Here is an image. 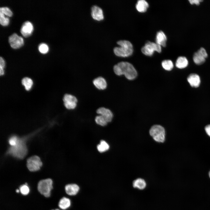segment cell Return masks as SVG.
Wrapping results in <instances>:
<instances>
[{
    "instance_id": "obj_1",
    "label": "cell",
    "mask_w": 210,
    "mask_h": 210,
    "mask_svg": "<svg viewBox=\"0 0 210 210\" xmlns=\"http://www.w3.org/2000/svg\"><path fill=\"white\" fill-rule=\"evenodd\" d=\"M113 71L118 76L124 75L128 79L132 80L137 76V72L132 64L126 62H120L114 65Z\"/></svg>"
},
{
    "instance_id": "obj_2",
    "label": "cell",
    "mask_w": 210,
    "mask_h": 210,
    "mask_svg": "<svg viewBox=\"0 0 210 210\" xmlns=\"http://www.w3.org/2000/svg\"><path fill=\"white\" fill-rule=\"evenodd\" d=\"M119 46L115 47L113 49L115 54L117 56L126 57L132 55L133 52V46L129 41L120 40L117 42Z\"/></svg>"
},
{
    "instance_id": "obj_3",
    "label": "cell",
    "mask_w": 210,
    "mask_h": 210,
    "mask_svg": "<svg viewBox=\"0 0 210 210\" xmlns=\"http://www.w3.org/2000/svg\"><path fill=\"white\" fill-rule=\"evenodd\" d=\"M27 150L24 139L19 138L16 144L11 146L8 150L7 154L19 159H22L27 154Z\"/></svg>"
},
{
    "instance_id": "obj_4",
    "label": "cell",
    "mask_w": 210,
    "mask_h": 210,
    "mask_svg": "<svg viewBox=\"0 0 210 210\" xmlns=\"http://www.w3.org/2000/svg\"><path fill=\"white\" fill-rule=\"evenodd\" d=\"M149 134L153 140L157 142L163 143L165 140V130L161 125L152 126L149 130Z\"/></svg>"
},
{
    "instance_id": "obj_5",
    "label": "cell",
    "mask_w": 210,
    "mask_h": 210,
    "mask_svg": "<svg viewBox=\"0 0 210 210\" xmlns=\"http://www.w3.org/2000/svg\"><path fill=\"white\" fill-rule=\"evenodd\" d=\"M53 188V181L50 178L40 181L37 185L38 191L46 197L50 196L51 192Z\"/></svg>"
},
{
    "instance_id": "obj_6",
    "label": "cell",
    "mask_w": 210,
    "mask_h": 210,
    "mask_svg": "<svg viewBox=\"0 0 210 210\" xmlns=\"http://www.w3.org/2000/svg\"><path fill=\"white\" fill-rule=\"evenodd\" d=\"M63 105L68 110H75L77 107L78 99L75 95L70 93L65 94L62 99Z\"/></svg>"
},
{
    "instance_id": "obj_7",
    "label": "cell",
    "mask_w": 210,
    "mask_h": 210,
    "mask_svg": "<svg viewBox=\"0 0 210 210\" xmlns=\"http://www.w3.org/2000/svg\"><path fill=\"white\" fill-rule=\"evenodd\" d=\"M142 52L145 55L151 56L155 51L158 52L161 51V46L156 43L150 41L147 42L141 49Z\"/></svg>"
},
{
    "instance_id": "obj_8",
    "label": "cell",
    "mask_w": 210,
    "mask_h": 210,
    "mask_svg": "<svg viewBox=\"0 0 210 210\" xmlns=\"http://www.w3.org/2000/svg\"><path fill=\"white\" fill-rule=\"evenodd\" d=\"M42 164L40 158L37 156H32L27 160V167L31 172H35L39 170Z\"/></svg>"
},
{
    "instance_id": "obj_9",
    "label": "cell",
    "mask_w": 210,
    "mask_h": 210,
    "mask_svg": "<svg viewBox=\"0 0 210 210\" xmlns=\"http://www.w3.org/2000/svg\"><path fill=\"white\" fill-rule=\"evenodd\" d=\"M207 56L208 54L205 49L202 47L197 52L194 53L193 60L196 64L200 65L205 62V59Z\"/></svg>"
},
{
    "instance_id": "obj_10",
    "label": "cell",
    "mask_w": 210,
    "mask_h": 210,
    "mask_svg": "<svg viewBox=\"0 0 210 210\" xmlns=\"http://www.w3.org/2000/svg\"><path fill=\"white\" fill-rule=\"evenodd\" d=\"M92 83L95 88L99 91L105 90L108 86L107 80L102 76H99L94 79Z\"/></svg>"
},
{
    "instance_id": "obj_11",
    "label": "cell",
    "mask_w": 210,
    "mask_h": 210,
    "mask_svg": "<svg viewBox=\"0 0 210 210\" xmlns=\"http://www.w3.org/2000/svg\"><path fill=\"white\" fill-rule=\"evenodd\" d=\"M96 112L97 114L103 116L108 123L112 121L113 114L110 108L104 106L100 107L97 109Z\"/></svg>"
},
{
    "instance_id": "obj_12",
    "label": "cell",
    "mask_w": 210,
    "mask_h": 210,
    "mask_svg": "<svg viewBox=\"0 0 210 210\" xmlns=\"http://www.w3.org/2000/svg\"><path fill=\"white\" fill-rule=\"evenodd\" d=\"M8 41L11 47L13 48H18L24 44L23 38L17 34L14 33L8 37Z\"/></svg>"
},
{
    "instance_id": "obj_13",
    "label": "cell",
    "mask_w": 210,
    "mask_h": 210,
    "mask_svg": "<svg viewBox=\"0 0 210 210\" xmlns=\"http://www.w3.org/2000/svg\"><path fill=\"white\" fill-rule=\"evenodd\" d=\"M91 14L92 18L95 20L100 21L104 18L102 8L96 5H93L91 7Z\"/></svg>"
},
{
    "instance_id": "obj_14",
    "label": "cell",
    "mask_w": 210,
    "mask_h": 210,
    "mask_svg": "<svg viewBox=\"0 0 210 210\" xmlns=\"http://www.w3.org/2000/svg\"><path fill=\"white\" fill-rule=\"evenodd\" d=\"M33 28L32 23L29 21H27L22 24L20 29V32L23 36L27 37L32 34Z\"/></svg>"
},
{
    "instance_id": "obj_15",
    "label": "cell",
    "mask_w": 210,
    "mask_h": 210,
    "mask_svg": "<svg viewBox=\"0 0 210 210\" xmlns=\"http://www.w3.org/2000/svg\"><path fill=\"white\" fill-rule=\"evenodd\" d=\"M66 194L69 195L73 196L76 195L79 192L80 187L75 183H70L66 185L64 188Z\"/></svg>"
},
{
    "instance_id": "obj_16",
    "label": "cell",
    "mask_w": 210,
    "mask_h": 210,
    "mask_svg": "<svg viewBox=\"0 0 210 210\" xmlns=\"http://www.w3.org/2000/svg\"><path fill=\"white\" fill-rule=\"evenodd\" d=\"M187 80L192 87L197 88L200 83V79L198 75L195 74H190L187 78Z\"/></svg>"
},
{
    "instance_id": "obj_17",
    "label": "cell",
    "mask_w": 210,
    "mask_h": 210,
    "mask_svg": "<svg viewBox=\"0 0 210 210\" xmlns=\"http://www.w3.org/2000/svg\"><path fill=\"white\" fill-rule=\"evenodd\" d=\"M167 37L164 33L162 31L158 32L156 35V42L158 44L165 47L166 46Z\"/></svg>"
},
{
    "instance_id": "obj_18",
    "label": "cell",
    "mask_w": 210,
    "mask_h": 210,
    "mask_svg": "<svg viewBox=\"0 0 210 210\" xmlns=\"http://www.w3.org/2000/svg\"><path fill=\"white\" fill-rule=\"evenodd\" d=\"M71 205V201L70 199L66 197H63L59 200L58 205L59 207L62 210H65L69 208Z\"/></svg>"
},
{
    "instance_id": "obj_19",
    "label": "cell",
    "mask_w": 210,
    "mask_h": 210,
    "mask_svg": "<svg viewBox=\"0 0 210 210\" xmlns=\"http://www.w3.org/2000/svg\"><path fill=\"white\" fill-rule=\"evenodd\" d=\"M148 4L145 0H139L136 5L137 10L140 12H145L148 7Z\"/></svg>"
},
{
    "instance_id": "obj_20",
    "label": "cell",
    "mask_w": 210,
    "mask_h": 210,
    "mask_svg": "<svg viewBox=\"0 0 210 210\" xmlns=\"http://www.w3.org/2000/svg\"><path fill=\"white\" fill-rule=\"evenodd\" d=\"M188 61L186 57L183 56H180L177 59L176 66L179 69H182L186 68L188 65Z\"/></svg>"
},
{
    "instance_id": "obj_21",
    "label": "cell",
    "mask_w": 210,
    "mask_h": 210,
    "mask_svg": "<svg viewBox=\"0 0 210 210\" xmlns=\"http://www.w3.org/2000/svg\"><path fill=\"white\" fill-rule=\"evenodd\" d=\"M146 183L145 180L141 178H137L133 182V187L140 190L144 189L146 187Z\"/></svg>"
},
{
    "instance_id": "obj_22",
    "label": "cell",
    "mask_w": 210,
    "mask_h": 210,
    "mask_svg": "<svg viewBox=\"0 0 210 210\" xmlns=\"http://www.w3.org/2000/svg\"><path fill=\"white\" fill-rule=\"evenodd\" d=\"M21 83L27 91L29 90L33 85V80L31 78L28 77L23 78L21 80Z\"/></svg>"
},
{
    "instance_id": "obj_23",
    "label": "cell",
    "mask_w": 210,
    "mask_h": 210,
    "mask_svg": "<svg viewBox=\"0 0 210 210\" xmlns=\"http://www.w3.org/2000/svg\"><path fill=\"white\" fill-rule=\"evenodd\" d=\"M98 151L102 153L107 150L109 148V146L108 143L104 140H102L99 144L97 147Z\"/></svg>"
},
{
    "instance_id": "obj_24",
    "label": "cell",
    "mask_w": 210,
    "mask_h": 210,
    "mask_svg": "<svg viewBox=\"0 0 210 210\" xmlns=\"http://www.w3.org/2000/svg\"><path fill=\"white\" fill-rule=\"evenodd\" d=\"M163 68L165 70L170 71L173 69L174 65L172 61L170 60H165L162 62Z\"/></svg>"
},
{
    "instance_id": "obj_25",
    "label": "cell",
    "mask_w": 210,
    "mask_h": 210,
    "mask_svg": "<svg viewBox=\"0 0 210 210\" xmlns=\"http://www.w3.org/2000/svg\"><path fill=\"white\" fill-rule=\"evenodd\" d=\"M94 120L96 124L102 126L106 125L108 123L105 118L100 115L96 116Z\"/></svg>"
},
{
    "instance_id": "obj_26",
    "label": "cell",
    "mask_w": 210,
    "mask_h": 210,
    "mask_svg": "<svg viewBox=\"0 0 210 210\" xmlns=\"http://www.w3.org/2000/svg\"><path fill=\"white\" fill-rule=\"evenodd\" d=\"M19 189L20 192L23 195H27L30 192V188L27 183L21 185Z\"/></svg>"
},
{
    "instance_id": "obj_27",
    "label": "cell",
    "mask_w": 210,
    "mask_h": 210,
    "mask_svg": "<svg viewBox=\"0 0 210 210\" xmlns=\"http://www.w3.org/2000/svg\"><path fill=\"white\" fill-rule=\"evenodd\" d=\"M9 18L5 16L4 14L0 12V23L3 26H7L9 23Z\"/></svg>"
},
{
    "instance_id": "obj_28",
    "label": "cell",
    "mask_w": 210,
    "mask_h": 210,
    "mask_svg": "<svg viewBox=\"0 0 210 210\" xmlns=\"http://www.w3.org/2000/svg\"><path fill=\"white\" fill-rule=\"evenodd\" d=\"M38 49L41 53L45 54L47 53L49 50V47L48 45L45 43H40L38 46Z\"/></svg>"
},
{
    "instance_id": "obj_29",
    "label": "cell",
    "mask_w": 210,
    "mask_h": 210,
    "mask_svg": "<svg viewBox=\"0 0 210 210\" xmlns=\"http://www.w3.org/2000/svg\"><path fill=\"white\" fill-rule=\"evenodd\" d=\"M0 12L8 16H11L13 14L11 10L7 7H1Z\"/></svg>"
},
{
    "instance_id": "obj_30",
    "label": "cell",
    "mask_w": 210,
    "mask_h": 210,
    "mask_svg": "<svg viewBox=\"0 0 210 210\" xmlns=\"http://www.w3.org/2000/svg\"><path fill=\"white\" fill-rule=\"evenodd\" d=\"M19 137L16 136H13L9 140V143L11 146H14L16 144Z\"/></svg>"
},
{
    "instance_id": "obj_31",
    "label": "cell",
    "mask_w": 210,
    "mask_h": 210,
    "mask_svg": "<svg viewBox=\"0 0 210 210\" xmlns=\"http://www.w3.org/2000/svg\"><path fill=\"white\" fill-rule=\"evenodd\" d=\"M188 1L191 4H194L197 5H199L200 3L203 1L202 0H189Z\"/></svg>"
},
{
    "instance_id": "obj_32",
    "label": "cell",
    "mask_w": 210,
    "mask_h": 210,
    "mask_svg": "<svg viewBox=\"0 0 210 210\" xmlns=\"http://www.w3.org/2000/svg\"><path fill=\"white\" fill-rule=\"evenodd\" d=\"M5 65V61L1 57H0V68L4 69Z\"/></svg>"
},
{
    "instance_id": "obj_33",
    "label": "cell",
    "mask_w": 210,
    "mask_h": 210,
    "mask_svg": "<svg viewBox=\"0 0 210 210\" xmlns=\"http://www.w3.org/2000/svg\"><path fill=\"white\" fill-rule=\"evenodd\" d=\"M205 129L207 134L210 136V125L206 126Z\"/></svg>"
},
{
    "instance_id": "obj_34",
    "label": "cell",
    "mask_w": 210,
    "mask_h": 210,
    "mask_svg": "<svg viewBox=\"0 0 210 210\" xmlns=\"http://www.w3.org/2000/svg\"><path fill=\"white\" fill-rule=\"evenodd\" d=\"M4 74V69L0 68V75L1 76L3 75Z\"/></svg>"
},
{
    "instance_id": "obj_35",
    "label": "cell",
    "mask_w": 210,
    "mask_h": 210,
    "mask_svg": "<svg viewBox=\"0 0 210 210\" xmlns=\"http://www.w3.org/2000/svg\"><path fill=\"white\" fill-rule=\"evenodd\" d=\"M15 191H16V192L17 193H19V192H20V190H19V189H17Z\"/></svg>"
},
{
    "instance_id": "obj_36",
    "label": "cell",
    "mask_w": 210,
    "mask_h": 210,
    "mask_svg": "<svg viewBox=\"0 0 210 210\" xmlns=\"http://www.w3.org/2000/svg\"><path fill=\"white\" fill-rule=\"evenodd\" d=\"M60 210L59 209H52V210Z\"/></svg>"
},
{
    "instance_id": "obj_37",
    "label": "cell",
    "mask_w": 210,
    "mask_h": 210,
    "mask_svg": "<svg viewBox=\"0 0 210 210\" xmlns=\"http://www.w3.org/2000/svg\"><path fill=\"white\" fill-rule=\"evenodd\" d=\"M209 177L210 178V171L209 172Z\"/></svg>"
}]
</instances>
